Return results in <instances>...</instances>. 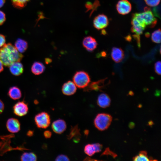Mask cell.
I'll list each match as a JSON object with an SVG mask.
<instances>
[{
  "label": "cell",
  "mask_w": 161,
  "mask_h": 161,
  "mask_svg": "<svg viewBox=\"0 0 161 161\" xmlns=\"http://www.w3.org/2000/svg\"><path fill=\"white\" fill-rule=\"evenodd\" d=\"M23 57V55L11 43L5 44L0 49V59L5 66L20 61Z\"/></svg>",
  "instance_id": "cell-1"
},
{
  "label": "cell",
  "mask_w": 161,
  "mask_h": 161,
  "mask_svg": "<svg viewBox=\"0 0 161 161\" xmlns=\"http://www.w3.org/2000/svg\"><path fill=\"white\" fill-rule=\"evenodd\" d=\"M112 117L110 114L104 113L98 114L94 120L95 127L98 130L102 131L106 129L110 126Z\"/></svg>",
  "instance_id": "cell-2"
},
{
  "label": "cell",
  "mask_w": 161,
  "mask_h": 161,
  "mask_svg": "<svg viewBox=\"0 0 161 161\" xmlns=\"http://www.w3.org/2000/svg\"><path fill=\"white\" fill-rule=\"evenodd\" d=\"M73 82L79 88H84L89 84L90 78L86 72L80 71L77 72L73 77Z\"/></svg>",
  "instance_id": "cell-3"
},
{
  "label": "cell",
  "mask_w": 161,
  "mask_h": 161,
  "mask_svg": "<svg viewBox=\"0 0 161 161\" xmlns=\"http://www.w3.org/2000/svg\"><path fill=\"white\" fill-rule=\"evenodd\" d=\"M34 120L36 125L39 128L46 129L49 127L51 123L49 115L45 112L37 114L35 117Z\"/></svg>",
  "instance_id": "cell-4"
},
{
  "label": "cell",
  "mask_w": 161,
  "mask_h": 161,
  "mask_svg": "<svg viewBox=\"0 0 161 161\" xmlns=\"http://www.w3.org/2000/svg\"><path fill=\"white\" fill-rule=\"evenodd\" d=\"M140 17L146 26L150 27H153L156 24L157 19L154 17V16L150 10L146 7L144 9V11L140 13Z\"/></svg>",
  "instance_id": "cell-5"
},
{
  "label": "cell",
  "mask_w": 161,
  "mask_h": 161,
  "mask_svg": "<svg viewBox=\"0 0 161 161\" xmlns=\"http://www.w3.org/2000/svg\"><path fill=\"white\" fill-rule=\"evenodd\" d=\"M109 20L105 15L100 14L96 16L93 21L94 27L97 30H102L107 27L109 25Z\"/></svg>",
  "instance_id": "cell-6"
},
{
  "label": "cell",
  "mask_w": 161,
  "mask_h": 161,
  "mask_svg": "<svg viewBox=\"0 0 161 161\" xmlns=\"http://www.w3.org/2000/svg\"><path fill=\"white\" fill-rule=\"evenodd\" d=\"M116 8L118 13L125 15L131 11L132 6L131 3L128 0H120L117 4Z\"/></svg>",
  "instance_id": "cell-7"
},
{
  "label": "cell",
  "mask_w": 161,
  "mask_h": 161,
  "mask_svg": "<svg viewBox=\"0 0 161 161\" xmlns=\"http://www.w3.org/2000/svg\"><path fill=\"white\" fill-rule=\"evenodd\" d=\"M13 110L15 115L21 117L27 114L28 111V108L27 104L24 102L19 101L14 105Z\"/></svg>",
  "instance_id": "cell-8"
},
{
  "label": "cell",
  "mask_w": 161,
  "mask_h": 161,
  "mask_svg": "<svg viewBox=\"0 0 161 161\" xmlns=\"http://www.w3.org/2000/svg\"><path fill=\"white\" fill-rule=\"evenodd\" d=\"M82 44L84 48L89 52L93 51L96 48L97 45L96 39L90 36H86L83 38Z\"/></svg>",
  "instance_id": "cell-9"
},
{
  "label": "cell",
  "mask_w": 161,
  "mask_h": 161,
  "mask_svg": "<svg viewBox=\"0 0 161 161\" xmlns=\"http://www.w3.org/2000/svg\"><path fill=\"white\" fill-rule=\"evenodd\" d=\"M107 79V78H106L97 81L92 82L84 88V91L88 92L93 90L101 91L102 89L105 86L104 84L105 81Z\"/></svg>",
  "instance_id": "cell-10"
},
{
  "label": "cell",
  "mask_w": 161,
  "mask_h": 161,
  "mask_svg": "<svg viewBox=\"0 0 161 161\" xmlns=\"http://www.w3.org/2000/svg\"><path fill=\"white\" fill-rule=\"evenodd\" d=\"M67 127L65 121L63 120L59 119L54 121L52 124V128L55 133L61 134L64 132Z\"/></svg>",
  "instance_id": "cell-11"
},
{
  "label": "cell",
  "mask_w": 161,
  "mask_h": 161,
  "mask_svg": "<svg viewBox=\"0 0 161 161\" xmlns=\"http://www.w3.org/2000/svg\"><path fill=\"white\" fill-rule=\"evenodd\" d=\"M20 123L17 119L12 118L9 119L6 123V127L10 132L16 133L20 129Z\"/></svg>",
  "instance_id": "cell-12"
},
{
  "label": "cell",
  "mask_w": 161,
  "mask_h": 161,
  "mask_svg": "<svg viewBox=\"0 0 161 161\" xmlns=\"http://www.w3.org/2000/svg\"><path fill=\"white\" fill-rule=\"evenodd\" d=\"M131 24L132 25L131 28V32L135 33V35L139 36L143 33L146 27L133 16L132 18Z\"/></svg>",
  "instance_id": "cell-13"
},
{
  "label": "cell",
  "mask_w": 161,
  "mask_h": 161,
  "mask_svg": "<svg viewBox=\"0 0 161 161\" xmlns=\"http://www.w3.org/2000/svg\"><path fill=\"white\" fill-rule=\"evenodd\" d=\"M76 90V86L73 82L70 80L64 83L62 88V93L66 95H71L74 94Z\"/></svg>",
  "instance_id": "cell-14"
},
{
  "label": "cell",
  "mask_w": 161,
  "mask_h": 161,
  "mask_svg": "<svg viewBox=\"0 0 161 161\" xmlns=\"http://www.w3.org/2000/svg\"><path fill=\"white\" fill-rule=\"evenodd\" d=\"M111 56L114 62L117 63H119L124 58V52L120 48L113 47L112 49Z\"/></svg>",
  "instance_id": "cell-15"
},
{
  "label": "cell",
  "mask_w": 161,
  "mask_h": 161,
  "mask_svg": "<svg viewBox=\"0 0 161 161\" xmlns=\"http://www.w3.org/2000/svg\"><path fill=\"white\" fill-rule=\"evenodd\" d=\"M111 99L109 96L106 93H102L98 96L97 100V105L100 107L105 108L110 105Z\"/></svg>",
  "instance_id": "cell-16"
},
{
  "label": "cell",
  "mask_w": 161,
  "mask_h": 161,
  "mask_svg": "<svg viewBox=\"0 0 161 161\" xmlns=\"http://www.w3.org/2000/svg\"><path fill=\"white\" fill-rule=\"evenodd\" d=\"M9 66L11 73L15 76L20 75L24 70L23 65L20 61L13 62Z\"/></svg>",
  "instance_id": "cell-17"
},
{
  "label": "cell",
  "mask_w": 161,
  "mask_h": 161,
  "mask_svg": "<svg viewBox=\"0 0 161 161\" xmlns=\"http://www.w3.org/2000/svg\"><path fill=\"white\" fill-rule=\"evenodd\" d=\"M80 129L78 125H76L71 128L70 133L67 136V138L69 140L73 139L74 142L78 143L80 140Z\"/></svg>",
  "instance_id": "cell-18"
},
{
  "label": "cell",
  "mask_w": 161,
  "mask_h": 161,
  "mask_svg": "<svg viewBox=\"0 0 161 161\" xmlns=\"http://www.w3.org/2000/svg\"><path fill=\"white\" fill-rule=\"evenodd\" d=\"M45 67L41 62L38 61L34 62L32 64L31 70L32 72L35 75H39L44 71Z\"/></svg>",
  "instance_id": "cell-19"
},
{
  "label": "cell",
  "mask_w": 161,
  "mask_h": 161,
  "mask_svg": "<svg viewBox=\"0 0 161 161\" xmlns=\"http://www.w3.org/2000/svg\"><path fill=\"white\" fill-rule=\"evenodd\" d=\"M21 92L20 89L16 86L10 87L8 92V95L12 99L17 100L21 97Z\"/></svg>",
  "instance_id": "cell-20"
},
{
  "label": "cell",
  "mask_w": 161,
  "mask_h": 161,
  "mask_svg": "<svg viewBox=\"0 0 161 161\" xmlns=\"http://www.w3.org/2000/svg\"><path fill=\"white\" fill-rule=\"evenodd\" d=\"M14 46L19 52L23 53L27 49L28 43L25 40L19 38L15 42Z\"/></svg>",
  "instance_id": "cell-21"
},
{
  "label": "cell",
  "mask_w": 161,
  "mask_h": 161,
  "mask_svg": "<svg viewBox=\"0 0 161 161\" xmlns=\"http://www.w3.org/2000/svg\"><path fill=\"white\" fill-rule=\"evenodd\" d=\"M37 159L36 155L33 152H25L21 157V160L22 161H35Z\"/></svg>",
  "instance_id": "cell-22"
},
{
  "label": "cell",
  "mask_w": 161,
  "mask_h": 161,
  "mask_svg": "<svg viewBox=\"0 0 161 161\" xmlns=\"http://www.w3.org/2000/svg\"><path fill=\"white\" fill-rule=\"evenodd\" d=\"M151 159L148 157L147 152L145 151H140L139 154L133 158L134 161H149Z\"/></svg>",
  "instance_id": "cell-23"
},
{
  "label": "cell",
  "mask_w": 161,
  "mask_h": 161,
  "mask_svg": "<svg viewBox=\"0 0 161 161\" xmlns=\"http://www.w3.org/2000/svg\"><path fill=\"white\" fill-rule=\"evenodd\" d=\"M31 0H10L12 3L15 7L21 9L24 7L27 3Z\"/></svg>",
  "instance_id": "cell-24"
},
{
  "label": "cell",
  "mask_w": 161,
  "mask_h": 161,
  "mask_svg": "<svg viewBox=\"0 0 161 161\" xmlns=\"http://www.w3.org/2000/svg\"><path fill=\"white\" fill-rule=\"evenodd\" d=\"M161 30L160 29L154 31L151 34L152 41L155 43H160L161 42Z\"/></svg>",
  "instance_id": "cell-25"
},
{
  "label": "cell",
  "mask_w": 161,
  "mask_h": 161,
  "mask_svg": "<svg viewBox=\"0 0 161 161\" xmlns=\"http://www.w3.org/2000/svg\"><path fill=\"white\" fill-rule=\"evenodd\" d=\"M84 151L89 156H92L96 152L93 144H89L86 145L84 148Z\"/></svg>",
  "instance_id": "cell-26"
},
{
  "label": "cell",
  "mask_w": 161,
  "mask_h": 161,
  "mask_svg": "<svg viewBox=\"0 0 161 161\" xmlns=\"http://www.w3.org/2000/svg\"><path fill=\"white\" fill-rule=\"evenodd\" d=\"M146 4L148 6L155 7L159 4L160 0H144Z\"/></svg>",
  "instance_id": "cell-27"
},
{
  "label": "cell",
  "mask_w": 161,
  "mask_h": 161,
  "mask_svg": "<svg viewBox=\"0 0 161 161\" xmlns=\"http://www.w3.org/2000/svg\"><path fill=\"white\" fill-rule=\"evenodd\" d=\"M161 63L160 61L157 62L154 65V69L156 73L159 75H161Z\"/></svg>",
  "instance_id": "cell-28"
},
{
  "label": "cell",
  "mask_w": 161,
  "mask_h": 161,
  "mask_svg": "<svg viewBox=\"0 0 161 161\" xmlns=\"http://www.w3.org/2000/svg\"><path fill=\"white\" fill-rule=\"evenodd\" d=\"M153 14L154 16L160 18L161 17L160 6L154 7L152 9Z\"/></svg>",
  "instance_id": "cell-29"
},
{
  "label": "cell",
  "mask_w": 161,
  "mask_h": 161,
  "mask_svg": "<svg viewBox=\"0 0 161 161\" xmlns=\"http://www.w3.org/2000/svg\"><path fill=\"white\" fill-rule=\"evenodd\" d=\"M55 160L58 161H69L70 160L66 155L64 154H61L57 156L55 158Z\"/></svg>",
  "instance_id": "cell-30"
},
{
  "label": "cell",
  "mask_w": 161,
  "mask_h": 161,
  "mask_svg": "<svg viewBox=\"0 0 161 161\" xmlns=\"http://www.w3.org/2000/svg\"><path fill=\"white\" fill-rule=\"evenodd\" d=\"M6 20L5 14L2 11L0 10V25H2Z\"/></svg>",
  "instance_id": "cell-31"
},
{
  "label": "cell",
  "mask_w": 161,
  "mask_h": 161,
  "mask_svg": "<svg viewBox=\"0 0 161 161\" xmlns=\"http://www.w3.org/2000/svg\"><path fill=\"white\" fill-rule=\"evenodd\" d=\"M95 147L96 153H98L101 151L102 148V145L99 143H95L93 144Z\"/></svg>",
  "instance_id": "cell-32"
},
{
  "label": "cell",
  "mask_w": 161,
  "mask_h": 161,
  "mask_svg": "<svg viewBox=\"0 0 161 161\" xmlns=\"http://www.w3.org/2000/svg\"><path fill=\"white\" fill-rule=\"evenodd\" d=\"M6 38L3 35L0 34V48L2 47L5 44Z\"/></svg>",
  "instance_id": "cell-33"
},
{
  "label": "cell",
  "mask_w": 161,
  "mask_h": 161,
  "mask_svg": "<svg viewBox=\"0 0 161 161\" xmlns=\"http://www.w3.org/2000/svg\"><path fill=\"white\" fill-rule=\"evenodd\" d=\"M44 135L45 137L48 139L50 138L52 135V132L49 130H46L44 131Z\"/></svg>",
  "instance_id": "cell-34"
},
{
  "label": "cell",
  "mask_w": 161,
  "mask_h": 161,
  "mask_svg": "<svg viewBox=\"0 0 161 161\" xmlns=\"http://www.w3.org/2000/svg\"><path fill=\"white\" fill-rule=\"evenodd\" d=\"M108 154L109 155H110L113 156V157L116 156L115 154H114L113 152L110 151L109 148L106 149L105 151L102 153V155H104Z\"/></svg>",
  "instance_id": "cell-35"
},
{
  "label": "cell",
  "mask_w": 161,
  "mask_h": 161,
  "mask_svg": "<svg viewBox=\"0 0 161 161\" xmlns=\"http://www.w3.org/2000/svg\"><path fill=\"white\" fill-rule=\"evenodd\" d=\"M4 105L3 102L0 100V114L3 112L4 109Z\"/></svg>",
  "instance_id": "cell-36"
},
{
  "label": "cell",
  "mask_w": 161,
  "mask_h": 161,
  "mask_svg": "<svg viewBox=\"0 0 161 161\" xmlns=\"http://www.w3.org/2000/svg\"><path fill=\"white\" fill-rule=\"evenodd\" d=\"M3 64L0 59V72L3 71L4 69Z\"/></svg>",
  "instance_id": "cell-37"
},
{
  "label": "cell",
  "mask_w": 161,
  "mask_h": 161,
  "mask_svg": "<svg viewBox=\"0 0 161 161\" xmlns=\"http://www.w3.org/2000/svg\"><path fill=\"white\" fill-rule=\"evenodd\" d=\"M52 61V60L50 58H47L45 59V62L47 64L51 63Z\"/></svg>",
  "instance_id": "cell-38"
},
{
  "label": "cell",
  "mask_w": 161,
  "mask_h": 161,
  "mask_svg": "<svg viewBox=\"0 0 161 161\" xmlns=\"http://www.w3.org/2000/svg\"><path fill=\"white\" fill-rule=\"evenodd\" d=\"M5 2V0H0V8L2 7Z\"/></svg>",
  "instance_id": "cell-39"
},
{
  "label": "cell",
  "mask_w": 161,
  "mask_h": 161,
  "mask_svg": "<svg viewBox=\"0 0 161 161\" xmlns=\"http://www.w3.org/2000/svg\"><path fill=\"white\" fill-rule=\"evenodd\" d=\"M33 131H29L28 132L27 135L29 136H32L33 134Z\"/></svg>",
  "instance_id": "cell-40"
},
{
  "label": "cell",
  "mask_w": 161,
  "mask_h": 161,
  "mask_svg": "<svg viewBox=\"0 0 161 161\" xmlns=\"http://www.w3.org/2000/svg\"><path fill=\"white\" fill-rule=\"evenodd\" d=\"M101 55L103 57H106V52L105 51H103L101 52Z\"/></svg>",
  "instance_id": "cell-41"
},
{
  "label": "cell",
  "mask_w": 161,
  "mask_h": 161,
  "mask_svg": "<svg viewBox=\"0 0 161 161\" xmlns=\"http://www.w3.org/2000/svg\"><path fill=\"white\" fill-rule=\"evenodd\" d=\"M89 133V131L88 130H86L84 131V134L85 135L87 136L88 134Z\"/></svg>",
  "instance_id": "cell-42"
}]
</instances>
